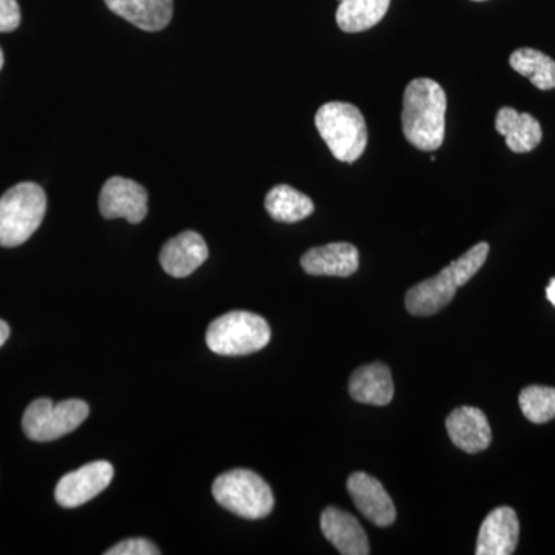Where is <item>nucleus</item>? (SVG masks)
<instances>
[{"label":"nucleus","instance_id":"nucleus-4","mask_svg":"<svg viewBox=\"0 0 555 555\" xmlns=\"http://www.w3.org/2000/svg\"><path fill=\"white\" fill-rule=\"evenodd\" d=\"M47 196L35 182H21L0 198V246L17 247L42 224Z\"/></svg>","mask_w":555,"mask_h":555},{"label":"nucleus","instance_id":"nucleus-28","mask_svg":"<svg viewBox=\"0 0 555 555\" xmlns=\"http://www.w3.org/2000/svg\"><path fill=\"white\" fill-rule=\"evenodd\" d=\"M473 2H485V0H473Z\"/></svg>","mask_w":555,"mask_h":555},{"label":"nucleus","instance_id":"nucleus-27","mask_svg":"<svg viewBox=\"0 0 555 555\" xmlns=\"http://www.w3.org/2000/svg\"><path fill=\"white\" fill-rule=\"evenodd\" d=\"M3 67V53H2V49H0V69H2Z\"/></svg>","mask_w":555,"mask_h":555},{"label":"nucleus","instance_id":"nucleus-22","mask_svg":"<svg viewBox=\"0 0 555 555\" xmlns=\"http://www.w3.org/2000/svg\"><path fill=\"white\" fill-rule=\"evenodd\" d=\"M518 404L529 422L543 425L555 418V389L546 386L525 387L518 397Z\"/></svg>","mask_w":555,"mask_h":555},{"label":"nucleus","instance_id":"nucleus-23","mask_svg":"<svg viewBox=\"0 0 555 555\" xmlns=\"http://www.w3.org/2000/svg\"><path fill=\"white\" fill-rule=\"evenodd\" d=\"M160 551L158 546L153 545L147 539H129L118 543L108 551L105 555H158Z\"/></svg>","mask_w":555,"mask_h":555},{"label":"nucleus","instance_id":"nucleus-13","mask_svg":"<svg viewBox=\"0 0 555 555\" xmlns=\"http://www.w3.org/2000/svg\"><path fill=\"white\" fill-rule=\"evenodd\" d=\"M447 429L452 443L467 454H477L491 444V426L485 412L478 408L454 409L448 416Z\"/></svg>","mask_w":555,"mask_h":555},{"label":"nucleus","instance_id":"nucleus-18","mask_svg":"<svg viewBox=\"0 0 555 555\" xmlns=\"http://www.w3.org/2000/svg\"><path fill=\"white\" fill-rule=\"evenodd\" d=\"M496 133L505 137L511 152H532L542 142L543 131L539 120L529 113H518L517 109L503 107L495 118Z\"/></svg>","mask_w":555,"mask_h":555},{"label":"nucleus","instance_id":"nucleus-10","mask_svg":"<svg viewBox=\"0 0 555 555\" xmlns=\"http://www.w3.org/2000/svg\"><path fill=\"white\" fill-rule=\"evenodd\" d=\"M347 492L353 505L371 524L387 528L397 520V509L392 499L377 478L364 473H356L347 480Z\"/></svg>","mask_w":555,"mask_h":555},{"label":"nucleus","instance_id":"nucleus-11","mask_svg":"<svg viewBox=\"0 0 555 555\" xmlns=\"http://www.w3.org/2000/svg\"><path fill=\"white\" fill-rule=\"evenodd\" d=\"M520 524L516 511L509 506L491 511L480 526L477 555H511L516 551Z\"/></svg>","mask_w":555,"mask_h":555},{"label":"nucleus","instance_id":"nucleus-5","mask_svg":"<svg viewBox=\"0 0 555 555\" xmlns=\"http://www.w3.org/2000/svg\"><path fill=\"white\" fill-rule=\"evenodd\" d=\"M272 332L264 318L235 310L217 318L207 328L208 349L218 356L238 357L258 352L269 345Z\"/></svg>","mask_w":555,"mask_h":555},{"label":"nucleus","instance_id":"nucleus-2","mask_svg":"<svg viewBox=\"0 0 555 555\" xmlns=\"http://www.w3.org/2000/svg\"><path fill=\"white\" fill-rule=\"evenodd\" d=\"M488 255L489 244L478 243L438 275L409 288L404 299L408 312L415 317H430L447 308L454 299L456 288L469 283L483 268Z\"/></svg>","mask_w":555,"mask_h":555},{"label":"nucleus","instance_id":"nucleus-20","mask_svg":"<svg viewBox=\"0 0 555 555\" xmlns=\"http://www.w3.org/2000/svg\"><path fill=\"white\" fill-rule=\"evenodd\" d=\"M390 0H339L337 24L345 33H361L375 27L389 10Z\"/></svg>","mask_w":555,"mask_h":555},{"label":"nucleus","instance_id":"nucleus-24","mask_svg":"<svg viewBox=\"0 0 555 555\" xmlns=\"http://www.w3.org/2000/svg\"><path fill=\"white\" fill-rule=\"evenodd\" d=\"M21 24V9L17 0H0V33L16 30Z\"/></svg>","mask_w":555,"mask_h":555},{"label":"nucleus","instance_id":"nucleus-25","mask_svg":"<svg viewBox=\"0 0 555 555\" xmlns=\"http://www.w3.org/2000/svg\"><path fill=\"white\" fill-rule=\"evenodd\" d=\"M10 337V326L5 321L0 320V347L5 345L7 339Z\"/></svg>","mask_w":555,"mask_h":555},{"label":"nucleus","instance_id":"nucleus-16","mask_svg":"<svg viewBox=\"0 0 555 555\" xmlns=\"http://www.w3.org/2000/svg\"><path fill=\"white\" fill-rule=\"evenodd\" d=\"M392 374L385 363H372L358 367L349 382V393L358 403L387 406L392 401Z\"/></svg>","mask_w":555,"mask_h":555},{"label":"nucleus","instance_id":"nucleus-8","mask_svg":"<svg viewBox=\"0 0 555 555\" xmlns=\"http://www.w3.org/2000/svg\"><path fill=\"white\" fill-rule=\"evenodd\" d=\"M100 208L105 219L124 218L139 224L149 214L147 190L133 179L109 178L101 190Z\"/></svg>","mask_w":555,"mask_h":555},{"label":"nucleus","instance_id":"nucleus-14","mask_svg":"<svg viewBox=\"0 0 555 555\" xmlns=\"http://www.w3.org/2000/svg\"><path fill=\"white\" fill-rule=\"evenodd\" d=\"M321 531L343 555H367L371 553L366 532L352 514L338 507H326L321 514Z\"/></svg>","mask_w":555,"mask_h":555},{"label":"nucleus","instance_id":"nucleus-21","mask_svg":"<svg viewBox=\"0 0 555 555\" xmlns=\"http://www.w3.org/2000/svg\"><path fill=\"white\" fill-rule=\"evenodd\" d=\"M509 64L518 75L531 80L532 86L537 89L543 91L555 89V61L542 51L516 50L511 54Z\"/></svg>","mask_w":555,"mask_h":555},{"label":"nucleus","instance_id":"nucleus-9","mask_svg":"<svg viewBox=\"0 0 555 555\" xmlns=\"http://www.w3.org/2000/svg\"><path fill=\"white\" fill-rule=\"evenodd\" d=\"M115 469L108 462H93L61 478L54 496L62 507L86 505L112 483Z\"/></svg>","mask_w":555,"mask_h":555},{"label":"nucleus","instance_id":"nucleus-3","mask_svg":"<svg viewBox=\"0 0 555 555\" xmlns=\"http://www.w3.org/2000/svg\"><path fill=\"white\" fill-rule=\"evenodd\" d=\"M318 133L332 155L346 164L356 163L367 145V126L363 113L349 102H327L315 115Z\"/></svg>","mask_w":555,"mask_h":555},{"label":"nucleus","instance_id":"nucleus-1","mask_svg":"<svg viewBox=\"0 0 555 555\" xmlns=\"http://www.w3.org/2000/svg\"><path fill=\"white\" fill-rule=\"evenodd\" d=\"M448 98L436 80L418 78L408 83L403 98L404 138L422 152H436L447 134Z\"/></svg>","mask_w":555,"mask_h":555},{"label":"nucleus","instance_id":"nucleus-17","mask_svg":"<svg viewBox=\"0 0 555 555\" xmlns=\"http://www.w3.org/2000/svg\"><path fill=\"white\" fill-rule=\"evenodd\" d=\"M109 11L144 31H160L173 17V0H104Z\"/></svg>","mask_w":555,"mask_h":555},{"label":"nucleus","instance_id":"nucleus-12","mask_svg":"<svg viewBox=\"0 0 555 555\" xmlns=\"http://www.w3.org/2000/svg\"><path fill=\"white\" fill-rule=\"evenodd\" d=\"M208 258L206 241L199 233L188 230L167 241L159 254L163 269L173 278L192 275Z\"/></svg>","mask_w":555,"mask_h":555},{"label":"nucleus","instance_id":"nucleus-19","mask_svg":"<svg viewBox=\"0 0 555 555\" xmlns=\"http://www.w3.org/2000/svg\"><path fill=\"white\" fill-rule=\"evenodd\" d=\"M266 210L275 221L294 224L309 218L315 210V206L305 193L298 192L291 185L281 184L270 190L266 196Z\"/></svg>","mask_w":555,"mask_h":555},{"label":"nucleus","instance_id":"nucleus-7","mask_svg":"<svg viewBox=\"0 0 555 555\" xmlns=\"http://www.w3.org/2000/svg\"><path fill=\"white\" fill-rule=\"evenodd\" d=\"M89 414V404L82 400H65L56 404L49 398H39L25 411L22 427L30 440L43 443L78 429Z\"/></svg>","mask_w":555,"mask_h":555},{"label":"nucleus","instance_id":"nucleus-26","mask_svg":"<svg viewBox=\"0 0 555 555\" xmlns=\"http://www.w3.org/2000/svg\"><path fill=\"white\" fill-rule=\"evenodd\" d=\"M546 297L555 306V278L551 280L550 286L546 288Z\"/></svg>","mask_w":555,"mask_h":555},{"label":"nucleus","instance_id":"nucleus-15","mask_svg":"<svg viewBox=\"0 0 555 555\" xmlns=\"http://www.w3.org/2000/svg\"><path fill=\"white\" fill-rule=\"evenodd\" d=\"M301 268L312 276H350L360 268L358 248L349 243L313 247L301 258Z\"/></svg>","mask_w":555,"mask_h":555},{"label":"nucleus","instance_id":"nucleus-6","mask_svg":"<svg viewBox=\"0 0 555 555\" xmlns=\"http://www.w3.org/2000/svg\"><path fill=\"white\" fill-rule=\"evenodd\" d=\"M211 494L224 509L247 520L268 517L275 506L270 486L248 469H233L219 476Z\"/></svg>","mask_w":555,"mask_h":555}]
</instances>
